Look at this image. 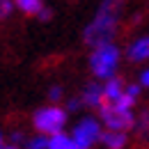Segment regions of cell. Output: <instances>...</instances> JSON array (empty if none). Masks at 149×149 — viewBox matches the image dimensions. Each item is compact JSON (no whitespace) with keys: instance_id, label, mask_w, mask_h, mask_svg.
I'll use <instances>...</instances> for the list:
<instances>
[{"instance_id":"cell-11","label":"cell","mask_w":149,"mask_h":149,"mask_svg":"<svg viewBox=\"0 0 149 149\" xmlns=\"http://www.w3.org/2000/svg\"><path fill=\"white\" fill-rule=\"evenodd\" d=\"M14 5L19 7L23 14H30V16L35 14V16H37L39 9L44 7V0H14Z\"/></svg>"},{"instance_id":"cell-12","label":"cell","mask_w":149,"mask_h":149,"mask_svg":"<svg viewBox=\"0 0 149 149\" xmlns=\"http://www.w3.org/2000/svg\"><path fill=\"white\" fill-rule=\"evenodd\" d=\"M133 103H135V96H131V94H126V90H124V94L115 101V103H110L115 110H133Z\"/></svg>"},{"instance_id":"cell-15","label":"cell","mask_w":149,"mask_h":149,"mask_svg":"<svg viewBox=\"0 0 149 149\" xmlns=\"http://www.w3.org/2000/svg\"><path fill=\"white\" fill-rule=\"evenodd\" d=\"M14 9V0H0V21L7 19Z\"/></svg>"},{"instance_id":"cell-1","label":"cell","mask_w":149,"mask_h":149,"mask_svg":"<svg viewBox=\"0 0 149 149\" xmlns=\"http://www.w3.org/2000/svg\"><path fill=\"white\" fill-rule=\"evenodd\" d=\"M122 5L124 0H103L94 21L85 28L83 39L87 46H101V44H110L117 32V23H119V14H122Z\"/></svg>"},{"instance_id":"cell-21","label":"cell","mask_w":149,"mask_h":149,"mask_svg":"<svg viewBox=\"0 0 149 149\" xmlns=\"http://www.w3.org/2000/svg\"><path fill=\"white\" fill-rule=\"evenodd\" d=\"M19 142H23V135H21V133H12V145L19 147Z\"/></svg>"},{"instance_id":"cell-22","label":"cell","mask_w":149,"mask_h":149,"mask_svg":"<svg viewBox=\"0 0 149 149\" xmlns=\"http://www.w3.org/2000/svg\"><path fill=\"white\" fill-rule=\"evenodd\" d=\"M0 149H19L16 145H7V147H0Z\"/></svg>"},{"instance_id":"cell-19","label":"cell","mask_w":149,"mask_h":149,"mask_svg":"<svg viewBox=\"0 0 149 149\" xmlns=\"http://www.w3.org/2000/svg\"><path fill=\"white\" fill-rule=\"evenodd\" d=\"M39 19L41 21H48L51 19V16H53V12H51V9H48V7H41V9H39V14H37Z\"/></svg>"},{"instance_id":"cell-3","label":"cell","mask_w":149,"mask_h":149,"mask_svg":"<svg viewBox=\"0 0 149 149\" xmlns=\"http://www.w3.org/2000/svg\"><path fill=\"white\" fill-rule=\"evenodd\" d=\"M32 124L41 135H55L62 133L64 124H67V108H60V106H44L35 112L32 117Z\"/></svg>"},{"instance_id":"cell-9","label":"cell","mask_w":149,"mask_h":149,"mask_svg":"<svg viewBox=\"0 0 149 149\" xmlns=\"http://www.w3.org/2000/svg\"><path fill=\"white\" fill-rule=\"evenodd\" d=\"M124 87H126V85H124L119 78H115V76L108 78V83L103 85V99H106V103H115V101L124 94Z\"/></svg>"},{"instance_id":"cell-10","label":"cell","mask_w":149,"mask_h":149,"mask_svg":"<svg viewBox=\"0 0 149 149\" xmlns=\"http://www.w3.org/2000/svg\"><path fill=\"white\" fill-rule=\"evenodd\" d=\"M48 149H78L71 135L67 133H55V135H48Z\"/></svg>"},{"instance_id":"cell-5","label":"cell","mask_w":149,"mask_h":149,"mask_svg":"<svg viewBox=\"0 0 149 149\" xmlns=\"http://www.w3.org/2000/svg\"><path fill=\"white\" fill-rule=\"evenodd\" d=\"M101 133H103V131H101V124H99L94 117H85V119H80V122L76 124L71 138H74V142H76L78 149H90L94 142H99Z\"/></svg>"},{"instance_id":"cell-16","label":"cell","mask_w":149,"mask_h":149,"mask_svg":"<svg viewBox=\"0 0 149 149\" xmlns=\"http://www.w3.org/2000/svg\"><path fill=\"white\" fill-rule=\"evenodd\" d=\"M48 99H51V101H60V99H62V87H60V85L51 87V90H48Z\"/></svg>"},{"instance_id":"cell-17","label":"cell","mask_w":149,"mask_h":149,"mask_svg":"<svg viewBox=\"0 0 149 149\" xmlns=\"http://www.w3.org/2000/svg\"><path fill=\"white\" fill-rule=\"evenodd\" d=\"M140 87H142L140 83H131V85H126L124 90H126V94H131V96H135V99H138V94H140Z\"/></svg>"},{"instance_id":"cell-18","label":"cell","mask_w":149,"mask_h":149,"mask_svg":"<svg viewBox=\"0 0 149 149\" xmlns=\"http://www.w3.org/2000/svg\"><path fill=\"white\" fill-rule=\"evenodd\" d=\"M78 108H83V101H80V99H71V101L67 103V112L69 110H78Z\"/></svg>"},{"instance_id":"cell-6","label":"cell","mask_w":149,"mask_h":149,"mask_svg":"<svg viewBox=\"0 0 149 149\" xmlns=\"http://www.w3.org/2000/svg\"><path fill=\"white\" fill-rule=\"evenodd\" d=\"M80 101H83V106H87V108H101V103L106 101L103 99V87L101 85H96V83H87L85 85V90L80 94Z\"/></svg>"},{"instance_id":"cell-8","label":"cell","mask_w":149,"mask_h":149,"mask_svg":"<svg viewBox=\"0 0 149 149\" xmlns=\"http://www.w3.org/2000/svg\"><path fill=\"white\" fill-rule=\"evenodd\" d=\"M99 142H101L106 149H124V147H126V133H124V131L106 129L103 133H101Z\"/></svg>"},{"instance_id":"cell-23","label":"cell","mask_w":149,"mask_h":149,"mask_svg":"<svg viewBox=\"0 0 149 149\" xmlns=\"http://www.w3.org/2000/svg\"><path fill=\"white\" fill-rule=\"evenodd\" d=\"M0 147H2V133H0Z\"/></svg>"},{"instance_id":"cell-20","label":"cell","mask_w":149,"mask_h":149,"mask_svg":"<svg viewBox=\"0 0 149 149\" xmlns=\"http://www.w3.org/2000/svg\"><path fill=\"white\" fill-rule=\"evenodd\" d=\"M140 85H142V87H149V69H145V71L140 74Z\"/></svg>"},{"instance_id":"cell-2","label":"cell","mask_w":149,"mask_h":149,"mask_svg":"<svg viewBox=\"0 0 149 149\" xmlns=\"http://www.w3.org/2000/svg\"><path fill=\"white\" fill-rule=\"evenodd\" d=\"M117 64H119V48L115 44H101L96 46L90 55V69L96 78H112L117 71Z\"/></svg>"},{"instance_id":"cell-4","label":"cell","mask_w":149,"mask_h":149,"mask_svg":"<svg viewBox=\"0 0 149 149\" xmlns=\"http://www.w3.org/2000/svg\"><path fill=\"white\" fill-rule=\"evenodd\" d=\"M101 119H103V124H106V129L110 131H129L135 126V115L133 110H115L110 103H101Z\"/></svg>"},{"instance_id":"cell-13","label":"cell","mask_w":149,"mask_h":149,"mask_svg":"<svg viewBox=\"0 0 149 149\" xmlns=\"http://www.w3.org/2000/svg\"><path fill=\"white\" fill-rule=\"evenodd\" d=\"M135 129L140 133L142 140H149V110H145L140 115V119H135Z\"/></svg>"},{"instance_id":"cell-14","label":"cell","mask_w":149,"mask_h":149,"mask_svg":"<svg viewBox=\"0 0 149 149\" xmlns=\"http://www.w3.org/2000/svg\"><path fill=\"white\" fill-rule=\"evenodd\" d=\"M25 147L28 149H48V138L41 135V133H37L35 138H30V140L25 142Z\"/></svg>"},{"instance_id":"cell-7","label":"cell","mask_w":149,"mask_h":149,"mask_svg":"<svg viewBox=\"0 0 149 149\" xmlns=\"http://www.w3.org/2000/svg\"><path fill=\"white\" fill-rule=\"evenodd\" d=\"M126 55H129V60H133V62L149 60V35H147V37L135 39L133 44H129V48H126Z\"/></svg>"}]
</instances>
